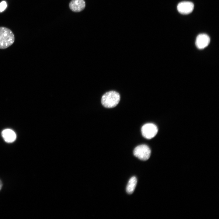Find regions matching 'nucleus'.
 Wrapping results in <instances>:
<instances>
[{
	"mask_svg": "<svg viewBox=\"0 0 219 219\" xmlns=\"http://www.w3.org/2000/svg\"><path fill=\"white\" fill-rule=\"evenodd\" d=\"M15 36L12 31L5 27H0V49L7 48L14 43Z\"/></svg>",
	"mask_w": 219,
	"mask_h": 219,
	"instance_id": "nucleus-1",
	"label": "nucleus"
},
{
	"mask_svg": "<svg viewBox=\"0 0 219 219\" xmlns=\"http://www.w3.org/2000/svg\"><path fill=\"white\" fill-rule=\"evenodd\" d=\"M120 96L118 93L111 91L105 93L101 98V103L105 107L112 108L116 106L119 103Z\"/></svg>",
	"mask_w": 219,
	"mask_h": 219,
	"instance_id": "nucleus-2",
	"label": "nucleus"
},
{
	"mask_svg": "<svg viewBox=\"0 0 219 219\" xmlns=\"http://www.w3.org/2000/svg\"><path fill=\"white\" fill-rule=\"evenodd\" d=\"M134 155L141 160L146 161L150 158L151 150L150 148L145 144H141L136 147L134 149Z\"/></svg>",
	"mask_w": 219,
	"mask_h": 219,
	"instance_id": "nucleus-3",
	"label": "nucleus"
},
{
	"mask_svg": "<svg viewBox=\"0 0 219 219\" xmlns=\"http://www.w3.org/2000/svg\"><path fill=\"white\" fill-rule=\"evenodd\" d=\"M141 130L142 135L144 137L151 139L156 135L158 128L155 124L149 123L144 124L142 127Z\"/></svg>",
	"mask_w": 219,
	"mask_h": 219,
	"instance_id": "nucleus-4",
	"label": "nucleus"
},
{
	"mask_svg": "<svg viewBox=\"0 0 219 219\" xmlns=\"http://www.w3.org/2000/svg\"><path fill=\"white\" fill-rule=\"evenodd\" d=\"M194 8L193 4L190 2L183 1L179 3L177 6L178 12L182 14H188L191 13Z\"/></svg>",
	"mask_w": 219,
	"mask_h": 219,
	"instance_id": "nucleus-5",
	"label": "nucleus"
},
{
	"mask_svg": "<svg viewBox=\"0 0 219 219\" xmlns=\"http://www.w3.org/2000/svg\"><path fill=\"white\" fill-rule=\"evenodd\" d=\"M210 41V39L208 35L204 33L200 34L196 38L195 44L198 49H203L208 46Z\"/></svg>",
	"mask_w": 219,
	"mask_h": 219,
	"instance_id": "nucleus-6",
	"label": "nucleus"
},
{
	"mask_svg": "<svg viewBox=\"0 0 219 219\" xmlns=\"http://www.w3.org/2000/svg\"><path fill=\"white\" fill-rule=\"evenodd\" d=\"M69 6L72 11L79 12L84 9L85 3L84 0H71L69 3Z\"/></svg>",
	"mask_w": 219,
	"mask_h": 219,
	"instance_id": "nucleus-7",
	"label": "nucleus"
},
{
	"mask_svg": "<svg viewBox=\"0 0 219 219\" xmlns=\"http://www.w3.org/2000/svg\"><path fill=\"white\" fill-rule=\"evenodd\" d=\"M2 136L5 141L8 143H11L14 141L16 138L15 132L10 129H6L3 130L2 133Z\"/></svg>",
	"mask_w": 219,
	"mask_h": 219,
	"instance_id": "nucleus-8",
	"label": "nucleus"
},
{
	"mask_svg": "<svg viewBox=\"0 0 219 219\" xmlns=\"http://www.w3.org/2000/svg\"><path fill=\"white\" fill-rule=\"evenodd\" d=\"M137 179L136 177L133 176L129 180L126 187V191L129 194H132L136 187L137 183Z\"/></svg>",
	"mask_w": 219,
	"mask_h": 219,
	"instance_id": "nucleus-9",
	"label": "nucleus"
},
{
	"mask_svg": "<svg viewBox=\"0 0 219 219\" xmlns=\"http://www.w3.org/2000/svg\"><path fill=\"white\" fill-rule=\"evenodd\" d=\"M7 4L6 2L4 1L0 3V12L3 11L6 8Z\"/></svg>",
	"mask_w": 219,
	"mask_h": 219,
	"instance_id": "nucleus-10",
	"label": "nucleus"
},
{
	"mask_svg": "<svg viewBox=\"0 0 219 219\" xmlns=\"http://www.w3.org/2000/svg\"><path fill=\"white\" fill-rule=\"evenodd\" d=\"M2 186H3V183H2V182L1 181V180L0 179V191H1V189H2Z\"/></svg>",
	"mask_w": 219,
	"mask_h": 219,
	"instance_id": "nucleus-11",
	"label": "nucleus"
}]
</instances>
